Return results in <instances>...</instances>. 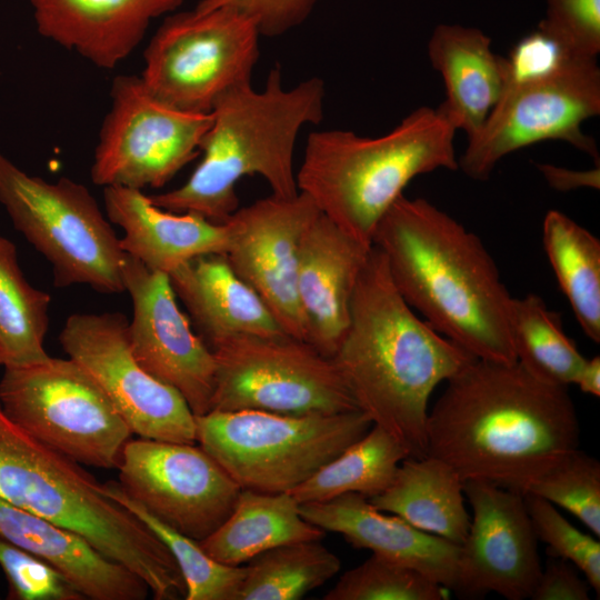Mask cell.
Wrapping results in <instances>:
<instances>
[{"mask_svg":"<svg viewBox=\"0 0 600 600\" xmlns=\"http://www.w3.org/2000/svg\"><path fill=\"white\" fill-rule=\"evenodd\" d=\"M579 438L568 388L537 379L518 362L476 359L447 381L429 410L426 454L450 464L462 481L524 496L579 448Z\"/></svg>","mask_w":600,"mask_h":600,"instance_id":"6da1fadb","label":"cell"},{"mask_svg":"<svg viewBox=\"0 0 600 600\" xmlns=\"http://www.w3.org/2000/svg\"><path fill=\"white\" fill-rule=\"evenodd\" d=\"M372 246L400 296L434 330L477 359L517 362L512 297L478 236L428 200L401 194L379 221Z\"/></svg>","mask_w":600,"mask_h":600,"instance_id":"7a4b0ae2","label":"cell"},{"mask_svg":"<svg viewBox=\"0 0 600 600\" xmlns=\"http://www.w3.org/2000/svg\"><path fill=\"white\" fill-rule=\"evenodd\" d=\"M332 359L372 424L396 438L410 457L421 458L431 393L477 358L417 316L372 246Z\"/></svg>","mask_w":600,"mask_h":600,"instance_id":"3957f363","label":"cell"},{"mask_svg":"<svg viewBox=\"0 0 600 600\" xmlns=\"http://www.w3.org/2000/svg\"><path fill=\"white\" fill-rule=\"evenodd\" d=\"M324 97L317 77L286 89L279 66L270 70L262 90L249 83L229 91L211 111L194 171L179 188L149 196L151 201L223 223L239 208L236 184L246 176L262 177L271 194L297 196L296 141L304 126L321 122Z\"/></svg>","mask_w":600,"mask_h":600,"instance_id":"277c9868","label":"cell"},{"mask_svg":"<svg viewBox=\"0 0 600 600\" xmlns=\"http://www.w3.org/2000/svg\"><path fill=\"white\" fill-rule=\"evenodd\" d=\"M0 498L82 536L139 576L154 599H184L183 577L163 542L81 464L30 436L1 407Z\"/></svg>","mask_w":600,"mask_h":600,"instance_id":"5b68a950","label":"cell"},{"mask_svg":"<svg viewBox=\"0 0 600 600\" xmlns=\"http://www.w3.org/2000/svg\"><path fill=\"white\" fill-rule=\"evenodd\" d=\"M456 131L439 107L418 108L377 138L314 131L296 173L298 190L343 232L372 247L379 221L414 177L458 169Z\"/></svg>","mask_w":600,"mask_h":600,"instance_id":"8992f818","label":"cell"},{"mask_svg":"<svg viewBox=\"0 0 600 600\" xmlns=\"http://www.w3.org/2000/svg\"><path fill=\"white\" fill-rule=\"evenodd\" d=\"M194 417L197 443L234 482L270 493L291 491L372 427L361 410L306 416L211 410Z\"/></svg>","mask_w":600,"mask_h":600,"instance_id":"52a82bcc","label":"cell"},{"mask_svg":"<svg viewBox=\"0 0 600 600\" xmlns=\"http://www.w3.org/2000/svg\"><path fill=\"white\" fill-rule=\"evenodd\" d=\"M0 203L14 228L51 263L54 286L124 291V256L89 189L69 178L30 176L0 151Z\"/></svg>","mask_w":600,"mask_h":600,"instance_id":"ba28073f","label":"cell"},{"mask_svg":"<svg viewBox=\"0 0 600 600\" xmlns=\"http://www.w3.org/2000/svg\"><path fill=\"white\" fill-rule=\"evenodd\" d=\"M0 407L30 436L81 466L117 469L130 427L77 362L4 367Z\"/></svg>","mask_w":600,"mask_h":600,"instance_id":"9c48e42d","label":"cell"},{"mask_svg":"<svg viewBox=\"0 0 600 600\" xmlns=\"http://www.w3.org/2000/svg\"><path fill=\"white\" fill-rule=\"evenodd\" d=\"M211 410L334 414L360 410L333 359L287 333H240L211 348Z\"/></svg>","mask_w":600,"mask_h":600,"instance_id":"30bf717a","label":"cell"},{"mask_svg":"<svg viewBox=\"0 0 600 600\" xmlns=\"http://www.w3.org/2000/svg\"><path fill=\"white\" fill-rule=\"evenodd\" d=\"M260 32L228 7L168 16L144 50L141 79L164 103L210 113L229 91L251 83Z\"/></svg>","mask_w":600,"mask_h":600,"instance_id":"8fae6325","label":"cell"},{"mask_svg":"<svg viewBox=\"0 0 600 600\" xmlns=\"http://www.w3.org/2000/svg\"><path fill=\"white\" fill-rule=\"evenodd\" d=\"M110 97L90 171L97 186L161 188L200 153L211 112L176 109L133 74L116 77Z\"/></svg>","mask_w":600,"mask_h":600,"instance_id":"7c38bea8","label":"cell"},{"mask_svg":"<svg viewBox=\"0 0 600 600\" xmlns=\"http://www.w3.org/2000/svg\"><path fill=\"white\" fill-rule=\"evenodd\" d=\"M599 113L597 58H579L547 78L506 84L483 126L468 139L458 168L473 180H487L504 156L546 140L566 141L599 162L596 141L581 130Z\"/></svg>","mask_w":600,"mask_h":600,"instance_id":"4fadbf2b","label":"cell"},{"mask_svg":"<svg viewBox=\"0 0 600 600\" xmlns=\"http://www.w3.org/2000/svg\"><path fill=\"white\" fill-rule=\"evenodd\" d=\"M120 312L73 313L59 334L68 358L101 387L133 434L197 443L196 417L183 397L136 360Z\"/></svg>","mask_w":600,"mask_h":600,"instance_id":"5bb4252c","label":"cell"},{"mask_svg":"<svg viewBox=\"0 0 600 600\" xmlns=\"http://www.w3.org/2000/svg\"><path fill=\"white\" fill-rule=\"evenodd\" d=\"M117 469L133 500L197 541L227 519L241 490L198 443L131 438Z\"/></svg>","mask_w":600,"mask_h":600,"instance_id":"9a60e30c","label":"cell"},{"mask_svg":"<svg viewBox=\"0 0 600 600\" xmlns=\"http://www.w3.org/2000/svg\"><path fill=\"white\" fill-rule=\"evenodd\" d=\"M121 276L132 301L128 333L138 363L177 390L194 416L210 411L216 360L180 310L169 276L124 253Z\"/></svg>","mask_w":600,"mask_h":600,"instance_id":"2e32d148","label":"cell"},{"mask_svg":"<svg viewBox=\"0 0 600 600\" xmlns=\"http://www.w3.org/2000/svg\"><path fill=\"white\" fill-rule=\"evenodd\" d=\"M320 214L299 192L274 194L238 208L224 222V257L233 272L262 300L280 328L306 341L296 292L298 249L303 233Z\"/></svg>","mask_w":600,"mask_h":600,"instance_id":"e0dca14e","label":"cell"},{"mask_svg":"<svg viewBox=\"0 0 600 600\" xmlns=\"http://www.w3.org/2000/svg\"><path fill=\"white\" fill-rule=\"evenodd\" d=\"M463 492L472 516L453 591L461 598H530L542 564L524 496L480 480L463 481Z\"/></svg>","mask_w":600,"mask_h":600,"instance_id":"ac0fdd59","label":"cell"},{"mask_svg":"<svg viewBox=\"0 0 600 600\" xmlns=\"http://www.w3.org/2000/svg\"><path fill=\"white\" fill-rule=\"evenodd\" d=\"M371 248L321 212L301 238L296 292L306 341L328 358H333L348 329L352 296Z\"/></svg>","mask_w":600,"mask_h":600,"instance_id":"d6986e66","label":"cell"},{"mask_svg":"<svg viewBox=\"0 0 600 600\" xmlns=\"http://www.w3.org/2000/svg\"><path fill=\"white\" fill-rule=\"evenodd\" d=\"M299 511L308 522L342 536L354 548L413 568L452 591L456 588L460 546L378 510L366 496L346 493L300 503Z\"/></svg>","mask_w":600,"mask_h":600,"instance_id":"ffe728a7","label":"cell"},{"mask_svg":"<svg viewBox=\"0 0 600 600\" xmlns=\"http://www.w3.org/2000/svg\"><path fill=\"white\" fill-rule=\"evenodd\" d=\"M184 0H30L38 32L102 69L141 42L150 22Z\"/></svg>","mask_w":600,"mask_h":600,"instance_id":"44dd1931","label":"cell"},{"mask_svg":"<svg viewBox=\"0 0 600 600\" xmlns=\"http://www.w3.org/2000/svg\"><path fill=\"white\" fill-rule=\"evenodd\" d=\"M106 216L122 228V251L152 271L169 274L182 263L209 253H224L223 223L196 212H173L156 206L142 190L104 187Z\"/></svg>","mask_w":600,"mask_h":600,"instance_id":"7402d4cb","label":"cell"},{"mask_svg":"<svg viewBox=\"0 0 600 600\" xmlns=\"http://www.w3.org/2000/svg\"><path fill=\"white\" fill-rule=\"evenodd\" d=\"M0 538L47 561L86 598L143 600L150 589L82 536L0 498Z\"/></svg>","mask_w":600,"mask_h":600,"instance_id":"603a6c76","label":"cell"},{"mask_svg":"<svg viewBox=\"0 0 600 600\" xmlns=\"http://www.w3.org/2000/svg\"><path fill=\"white\" fill-rule=\"evenodd\" d=\"M168 276L197 334L210 349L234 334L286 333L259 296L233 272L223 253L196 257Z\"/></svg>","mask_w":600,"mask_h":600,"instance_id":"cb8c5ba5","label":"cell"},{"mask_svg":"<svg viewBox=\"0 0 600 600\" xmlns=\"http://www.w3.org/2000/svg\"><path fill=\"white\" fill-rule=\"evenodd\" d=\"M428 56L446 87L447 98L439 108L471 138L502 93L504 58L491 50V39L481 30L444 23L433 30Z\"/></svg>","mask_w":600,"mask_h":600,"instance_id":"d4e9b609","label":"cell"},{"mask_svg":"<svg viewBox=\"0 0 600 600\" xmlns=\"http://www.w3.org/2000/svg\"><path fill=\"white\" fill-rule=\"evenodd\" d=\"M368 499L378 510L456 544L467 537L470 514L463 481L439 458L426 454L403 459L390 486Z\"/></svg>","mask_w":600,"mask_h":600,"instance_id":"484cf974","label":"cell"},{"mask_svg":"<svg viewBox=\"0 0 600 600\" xmlns=\"http://www.w3.org/2000/svg\"><path fill=\"white\" fill-rule=\"evenodd\" d=\"M299 504L289 492L241 489L230 514L200 546L219 562L241 566L281 544L321 540L326 532L301 517Z\"/></svg>","mask_w":600,"mask_h":600,"instance_id":"4316f807","label":"cell"},{"mask_svg":"<svg viewBox=\"0 0 600 600\" xmlns=\"http://www.w3.org/2000/svg\"><path fill=\"white\" fill-rule=\"evenodd\" d=\"M543 248L584 334L600 342V241L567 214L550 210L542 224Z\"/></svg>","mask_w":600,"mask_h":600,"instance_id":"83f0119b","label":"cell"},{"mask_svg":"<svg viewBox=\"0 0 600 600\" xmlns=\"http://www.w3.org/2000/svg\"><path fill=\"white\" fill-rule=\"evenodd\" d=\"M408 457V450L396 438L372 424L364 436L289 493L299 503L327 501L346 493L372 498L390 486Z\"/></svg>","mask_w":600,"mask_h":600,"instance_id":"f1b7e54d","label":"cell"},{"mask_svg":"<svg viewBox=\"0 0 600 600\" xmlns=\"http://www.w3.org/2000/svg\"><path fill=\"white\" fill-rule=\"evenodd\" d=\"M49 293L32 287L18 262L16 246L0 236V364L28 366L47 360Z\"/></svg>","mask_w":600,"mask_h":600,"instance_id":"f546056e","label":"cell"},{"mask_svg":"<svg viewBox=\"0 0 600 600\" xmlns=\"http://www.w3.org/2000/svg\"><path fill=\"white\" fill-rule=\"evenodd\" d=\"M509 322L518 363L549 384L568 388L574 383L586 358L564 333L559 313L542 298L534 293L512 298Z\"/></svg>","mask_w":600,"mask_h":600,"instance_id":"4dcf8cb0","label":"cell"},{"mask_svg":"<svg viewBox=\"0 0 600 600\" xmlns=\"http://www.w3.org/2000/svg\"><path fill=\"white\" fill-rule=\"evenodd\" d=\"M238 600H297L340 570V559L320 540L290 542L253 557Z\"/></svg>","mask_w":600,"mask_h":600,"instance_id":"1f68e13d","label":"cell"},{"mask_svg":"<svg viewBox=\"0 0 600 600\" xmlns=\"http://www.w3.org/2000/svg\"><path fill=\"white\" fill-rule=\"evenodd\" d=\"M104 491L143 522L168 548L183 577L186 600H238L246 567L229 566L211 558L200 542L156 518L133 500L117 481L103 483Z\"/></svg>","mask_w":600,"mask_h":600,"instance_id":"d6a6232c","label":"cell"},{"mask_svg":"<svg viewBox=\"0 0 600 600\" xmlns=\"http://www.w3.org/2000/svg\"><path fill=\"white\" fill-rule=\"evenodd\" d=\"M443 586L422 572L372 553L346 571L326 600H443Z\"/></svg>","mask_w":600,"mask_h":600,"instance_id":"836d02e7","label":"cell"},{"mask_svg":"<svg viewBox=\"0 0 600 600\" xmlns=\"http://www.w3.org/2000/svg\"><path fill=\"white\" fill-rule=\"evenodd\" d=\"M526 494L540 497L570 512L600 536V463L576 449L541 474Z\"/></svg>","mask_w":600,"mask_h":600,"instance_id":"e575fe53","label":"cell"},{"mask_svg":"<svg viewBox=\"0 0 600 600\" xmlns=\"http://www.w3.org/2000/svg\"><path fill=\"white\" fill-rule=\"evenodd\" d=\"M524 500L536 536L547 544L548 553L571 562L599 596V540L571 524L549 501L533 494H524Z\"/></svg>","mask_w":600,"mask_h":600,"instance_id":"d590c367","label":"cell"},{"mask_svg":"<svg viewBox=\"0 0 600 600\" xmlns=\"http://www.w3.org/2000/svg\"><path fill=\"white\" fill-rule=\"evenodd\" d=\"M0 567L11 600L86 599L56 568L39 557L0 538Z\"/></svg>","mask_w":600,"mask_h":600,"instance_id":"8d00e7d4","label":"cell"},{"mask_svg":"<svg viewBox=\"0 0 600 600\" xmlns=\"http://www.w3.org/2000/svg\"><path fill=\"white\" fill-rule=\"evenodd\" d=\"M579 58L587 57L578 54L554 36L537 27L522 37L508 58H504V86L553 76Z\"/></svg>","mask_w":600,"mask_h":600,"instance_id":"74e56055","label":"cell"},{"mask_svg":"<svg viewBox=\"0 0 600 600\" xmlns=\"http://www.w3.org/2000/svg\"><path fill=\"white\" fill-rule=\"evenodd\" d=\"M546 17L538 27L574 52L597 58L600 52V0H546Z\"/></svg>","mask_w":600,"mask_h":600,"instance_id":"f35d334b","label":"cell"},{"mask_svg":"<svg viewBox=\"0 0 600 600\" xmlns=\"http://www.w3.org/2000/svg\"><path fill=\"white\" fill-rule=\"evenodd\" d=\"M317 0H201L196 9L228 7L253 20L261 36L277 37L301 24Z\"/></svg>","mask_w":600,"mask_h":600,"instance_id":"ab89813d","label":"cell"},{"mask_svg":"<svg viewBox=\"0 0 600 600\" xmlns=\"http://www.w3.org/2000/svg\"><path fill=\"white\" fill-rule=\"evenodd\" d=\"M569 561L551 557L541 569L532 600H589L590 584Z\"/></svg>","mask_w":600,"mask_h":600,"instance_id":"60d3db41","label":"cell"},{"mask_svg":"<svg viewBox=\"0 0 600 600\" xmlns=\"http://www.w3.org/2000/svg\"><path fill=\"white\" fill-rule=\"evenodd\" d=\"M540 172L549 186L558 191H569L578 188H600V169L597 168L583 171L571 170L553 164H537Z\"/></svg>","mask_w":600,"mask_h":600,"instance_id":"b9f144b4","label":"cell"},{"mask_svg":"<svg viewBox=\"0 0 600 600\" xmlns=\"http://www.w3.org/2000/svg\"><path fill=\"white\" fill-rule=\"evenodd\" d=\"M579 389L587 394L599 398L600 396V357L596 356L591 359H586L581 367L574 383Z\"/></svg>","mask_w":600,"mask_h":600,"instance_id":"7bdbcfd3","label":"cell"},{"mask_svg":"<svg viewBox=\"0 0 600 600\" xmlns=\"http://www.w3.org/2000/svg\"><path fill=\"white\" fill-rule=\"evenodd\" d=\"M1 366V364H0Z\"/></svg>","mask_w":600,"mask_h":600,"instance_id":"ee69618b","label":"cell"}]
</instances>
